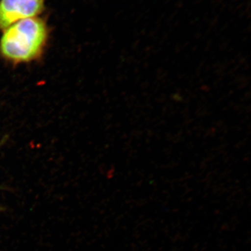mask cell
Returning <instances> with one entry per match:
<instances>
[{"label":"cell","instance_id":"1","mask_svg":"<svg viewBox=\"0 0 251 251\" xmlns=\"http://www.w3.org/2000/svg\"><path fill=\"white\" fill-rule=\"evenodd\" d=\"M49 36V28L44 18L22 20L3 30L0 54L14 64L32 62L42 54Z\"/></svg>","mask_w":251,"mask_h":251},{"label":"cell","instance_id":"2","mask_svg":"<svg viewBox=\"0 0 251 251\" xmlns=\"http://www.w3.org/2000/svg\"><path fill=\"white\" fill-rule=\"evenodd\" d=\"M45 8V0H0V29L22 20L38 17Z\"/></svg>","mask_w":251,"mask_h":251},{"label":"cell","instance_id":"3","mask_svg":"<svg viewBox=\"0 0 251 251\" xmlns=\"http://www.w3.org/2000/svg\"><path fill=\"white\" fill-rule=\"evenodd\" d=\"M0 145H1V143H0Z\"/></svg>","mask_w":251,"mask_h":251}]
</instances>
